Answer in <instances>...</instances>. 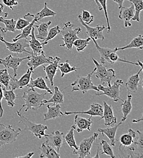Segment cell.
Listing matches in <instances>:
<instances>
[{
	"mask_svg": "<svg viewBox=\"0 0 143 158\" xmlns=\"http://www.w3.org/2000/svg\"><path fill=\"white\" fill-rule=\"evenodd\" d=\"M46 94L37 93L34 88L29 89L25 91L23 93L21 98L24 101V104L21 107L19 111L21 112L23 108L26 106L25 112H27L29 110H32L34 111L38 110L43 105L42 102L45 99Z\"/></svg>",
	"mask_w": 143,
	"mask_h": 158,
	"instance_id": "1",
	"label": "cell"
},
{
	"mask_svg": "<svg viewBox=\"0 0 143 158\" xmlns=\"http://www.w3.org/2000/svg\"><path fill=\"white\" fill-rule=\"evenodd\" d=\"M64 27L61 29L60 34L62 35V40L63 43L60 44L61 47H65L67 50L71 51L73 49V43L76 40L78 39V34H79L82 29L80 27H78L73 29L74 24L70 21H68L63 24Z\"/></svg>",
	"mask_w": 143,
	"mask_h": 158,
	"instance_id": "2",
	"label": "cell"
},
{
	"mask_svg": "<svg viewBox=\"0 0 143 158\" xmlns=\"http://www.w3.org/2000/svg\"><path fill=\"white\" fill-rule=\"evenodd\" d=\"M17 114L20 118V121L18 123L23 125L24 126V130L30 131L34 135L36 138L39 139L47 136L48 135L45 134V131L48 130L47 126L41 123H36L31 122L27 118L24 116L22 114H21L19 111H17Z\"/></svg>",
	"mask_w": 143,
	"mask_h": 158,
	"instance_id": "3",
	"label": "cell"
},
{
	"mask_svg": "<svg viewBox=\"0 0 143 158\" xmlns=\"http://www.w3.org/2000/svg\"><path fill=\"white\" fill-rule=\"evenodd\" d=\"M95 70L96 68L90 74H88L86 76H79L71 85L73 86L71 91H81L83 94L86 93L89 90H95L99 91L98 87L93 83L91 80L92 75L94 74Z\"/></svg>",
	"mask_w": 143,
	"mask_h": 158,
	"instance_id": "4",
	"label": "cell"
},
{
	"mask_svg": "<svg viewBox=\"0 0 143 158\" xmlns=\"http://www.w3.org/2000/svg\"><path fill=\"white\" fill-rule=\"evenodd\" d=\"M123 81L121 79L117 80L112 85L108 86L107 87H105L102 85H99L97 87L99 91H101L102 93H96L95 95L97 96H100L102 95L107 96L108 98L113 99L115 102H117L119 100H121L123 102L124 100L120 98V88L123 86Z\"/></svg>",
	"mask_w": 143,
	"mask_h": 158,
	"instance_id": "5",
	"label": "cell"
},
{
	"mask_svg": "<svg viewBox=\"0 0 143 158\" xmlns=\"http://www.w3.org/2000/svg\"><path fill=\"white\" fill-rule=\"evenodd\" d=\"M21 128L15 130L11 125L0 123V147L7 143L11 144L16 141L21 133Z\"/></svg>",
	"mask_w": 143,
	"mask_h": 158,
	"instance_id": "6",
	"label": "cell"
},
{
	"mask_svg": "<svg viewBox=\"0 0 143 158\" xmlns=\"http://www.w3.org/2000/svg\"><path fill=\"white\" fill-rule=\"evenodd\" d=\"M92 60L96 66V70L94 73L95 76L100 80L102 85L107 83L108 86H111V81L116 77L114 69L111 68L107 69L105 66L99 63L94 58L92 59Z\"/></svg>",
	"mask_w": 143,
	"mask_h": 158,
	"instance_id": "7",
	"label": "cell"
},
{
	"mask_svg": "<svg viewBox=\"0 0 143 158\" xmlns=\"http://www.w3.org/2000/svg\"><path fill=\"white\" fill-rule=\"evenodd\" d=\"M98 136V134L97 133H95L90 138L82 140L79 144V146L78 147V148L77 150H74L73 152V154L78 155L79 158H91L90 155L91 149L93 143Z\"/></svg>",
	"mask_w": 143,
	"mask_h": 158,
	"instance_id": "8",
	"label": "cell"
},
{
	"mask_svg": "<svg viewBox=\"0 0 143 158\" xmlns=\"http://www.w3.org/2000/svg\"><path fill=\"white\" fill-rule=\"evenodd\" d=\"M0 41L4 43L6 45V48L15 54H31V52L27 51L26 48L29 47V41L26 39H22L19 40L13 43H9L6 41L0 35Z\"/></svg>",
	"mask_w": 143,
	"mask_h": 158,
	"instance_id": "9",
	"label": "cell"
},
{
	"mask_svg": "<svg viewBox=\"0 0 143 158\" xmlns=\"http://www.w3.org/2000/svg\"><path fill=\"white\" fill-rule=\"evenodd\" d=\"M30 57L31 56L24 58H20L19 57L9 55L4 59H0V64L3 65L6 68H12L14 71L13 77H16L17 76V70L21 63H23L25 60L29 59Z\"/></svg>",
	"mask_w": 143,
	"mask_h": 158,
	"instance_id": "10",
	"label": "cell"
},
{
	"mask_svg": "<svg viewBox=\"0 0 143 158\" xmlns=\"http://www.w3.org/2000/svg\"><path fill=\"white\" fill-rule=\"evenodd\" d=\"M33 73L34 70L31 68H29L26 73L22 76L20 79L17 80L15 79V77H12L9 82L10 89H12L14 91L17 89H23V88L27 86L29 83L32 74Z\"/></svg>",
	"mask_w": 143,
	"mask_h": 158,
	"instance_id": "11",
	"label": "cell"
},
{
	"mask_svg": "<svg viewBox=\"0 0 143 158\" xmlns=\"http://www.w3.org/2000/svg\"><path fill=\"white\" fill-rule=\"evenodd\" d=\"M78 19L80 23L86 28V34H87V35H88V37L90 39H93L96 40L99 39L101 40L102 41L104 40L105 37L103 34V31L106 29V27L105 26H103V25L101 26L98 24L96 27H91V26H89L88 24H85L81 19L79 15L78 16Z\"/></svg>",
	"mask_w": 143,
	"mask_h": 158,
	"instance_id": "12",
	"label": "cell"
},
{
	"mask_svg": "<svg viewBox=\"0 0 143 158\" xmlns=\"http://www.w3.org/2000/svg\"><path fill=\"white\" fill-rule=\"evenodd\" d=\"M45 138L46 139L45 142L50 146L56 148L57 152L59 153L60 149L65 143L64 133H61L59 131H56L48 135Z\"/></svg>",
	"mask_w": 143,
	"mask_h": 158,
	"instance_id": "13",
	"label": "cell"
},
{
	"mask_svg": "<svg viewBox=\"0 0 143 158\" xmlns=\"http://www.w3.org/2000/svg\"><path fill=\"white\" fill-rule=\"evenodd\" d=\"M53 61V57L49 56L48 57H46L44 54H41L39 55L34 56L32 53L31 54V57L27 62V66L32 69L33 70L36 69L39 66L43 65L45 63H51Z\"/></svg>",
	"mask_w": 143,
	"mask_h": 158,
	"instance_id": "14",
	"label": "cell"
},
{
	"mask_svg": "<svg viewBox=\"0 0 143 158\" xmlns=\"http://www.w3.org/2000/svg\"><path fill=\"white\" fill-rule=\"evenodd\" d=\"M103 116L102 118H104V125L107 127H111L115 125L117 122V118L114 116L113 110L112 106L108 105L105 101L103 102Z\"/></svg>",
	"mask_w": 143,
	"mask_h": 158,
	"instance_id": "15",
	"label": "cell"
},
{
	"mask_svg": "<svg viewBox=\"0 0 143 158\" xmlns=\"http://www.w3.org/2000/svg\"><path fill=\"white\" fill-rule=\"evenodd\" d=\"M92 123L93 121L91 120V117L89 118H85L76 114L74 117V125L72 127L78 133H81L84 130L90 131Z\"/></svg>",
	"mask_w": 143,
	"mask_h": 158,
	"instance_id": "16",
	"label": "cell"
},
{
	"mask_svg": "<svg viewBox=\"0 0 143 158\" xmlns=\"http://www.w3.org/2000/svg\"><path fill=\"white\" fill-rule=\"evenodd\" d=\"M59 61H61V59L59 57H53V61L51 63L49 64V65L47 66H43V70L46 74V79H48L49 80L52 86H54V79L57 71Z\"/></svg>",
	"mask_w": 143,
	"mask_h": 158,
	"instance_id": "17",
	"label": "cell"
},
{
	"mask_svg": "<svg viewBox=\"0 0 143 158\" xmlns=\"http://www.w3.org/2000/svg\"><path fill=\"white\" fill-rule=\"evenodd\" d=\"M119 14V19L123 20L124 23L125 27L132 26L131 21L135 14V8L133 4L129 7L122 6L121 7Z\"/></svg>",
	"mask_w": 143,
	"mask_h": 158,
	"instance_id": "18",
	"label": "cell"
},
{
	"mask_svg": "<svg viewBox=\"0 0 143 158\" xmlns=\"http://www.w3.org/2000/svg\"><path fill=\"white\" fill-rule=\"evenodd\" d=\"M34 32H35V27L33 26L31 31V35L29 36L31 38V39L28 41L29 47L32 49L31 53L34 56L39 55L41 54H44V52L43 51V46L46 44L43 42L40 43L39 41L37 40V39L36 38V35Z\"/></svg>",
	"mask_w": 143,
	"mask_h": 158,
	"instance_id": "19",
	"label": "cell"
},
{
	"mask_svg": "<svg viewBox=\"0 0 143 158\" xmlns=\"http://www.w3.org/2000/svg\"><path fill=\"white\" fill-rule=\"evenodd\" d=\"M84 114L90 115L91 116H99L101 117V119L103 116V107L99 103H93L90 105V108L86 111H67L63 113L64 115H70V114Z\"/></svg>",
	"mask_w": 143,
	"mask_h": 158,
	"instance_id": "20",
	"label": "cell"
},
{
	"mask_svg": "<svg viewBox=\"0 0 143 158\" xmlns=\"http://www.w3.org/2000/svg\"><path fill=\"white\" fill-rule=\"evenodd\" d=\"M123 123V122H121L119 124L116 125H114L111 127H108L106 128H98V131L102 133V136H107L110 140V145L115 146V139L116 134L119 127Z\"/></svg>",
	"mask_w": 143,
	"mask_h": 158,
	"instance_id": "21",
	"label": "cell"
},
{
	"mask_svg": "<svg viewBox=\"0 0 143 158\" xmlns=\"http://www.w3.org/2000/svg\"><path fill=\"white\" fill-rule=\"evenodd\" d=\"M141 69L136 74L131 76L125 83V87L129 92H132L133 93H137L138 90V87L139 85V82L140 80V74L143 70V66L140 67Z\"/></svg>",
	"mask_w": 143,
	"mask_h": 158,
	"instance_id": "22",
	"label": "cell"
},
{
	"mask_svg": "<svg viewBox=\"0 0 143 158\" xmlns=\"http://www.w3.org/2000/svg\"><path fill=\"white\" fill-rule=\"evenodd\" d=\"M47 108L48 112L44 114V121L54 119L64 116L63 113L61 111V106L59 104H57L55 106H50L48 105H47Z\"/></svg>",
	"mask_w": 143,
	"mask_h": 158,
	"instance_id": "23",
	"label": "cell"
},
{
	"mask_svg": "<svg viewBox=\"0 0 143 158\" xmlns=\"http://www.w3.org/2000/svg\"><path fill=\"white\" fill-rule=\"evenodd\" d=\"M40 150L41 152L40 158H59L61 157V155L54 150V148L48 145L46 142L42 143Z\"/></svg>",
	"mask_w": 143,
	"mask_h": 158,
	"instance_id": "24",
	"label": "cell"
},
{
	"mask_svg": "<svg viewBox=\"0 0 143 158\" xmlns=\"http://www.w3.org/2000/svg\"><path fill=\"white\" fill-rule=\"evenodd\" d=\"M27 86L29 88H37L40 89L46 90L48 93H49L51 94H53L51 89H50L49 88V87L47 86L45 80L43 79L42 77H39L35 80H34L31 77V78L30 79V81H29V83H28Z\"/></svg>",
	"mask_w": 143,
	"mask_h": 158,
	"instance_id": "25",
	"label": "cell"
},
{
	"mask_svg": "<svg viewBox=\"0 0 143 158\" xmlns=\"http://www.w3.org/2000/svg\"><path fill=\"white\" fill-rule=\"evenodd\" d=\"M91 40L95 43L96 49L98 50V51L99 52V54L101 55V61L102 64L108 63H109V61H108L109 54L112 52H116V50L115 49H110L108 48H102L98 45L96 40L93 39H91Z\"/></svg>",
	"mask_w": 143,
	"mask_h": 158,
	"instance_id": "26",
	"label": "cell"
},
{
	"mask_svg": "<svg viewBox=\"0 0 143 158\" xmlns=\"http://www.w3.org/2000/svg\"><path fill=\"white\" fill-rule=\"evenodd\" d=\"M130 48H137V49H143V37L142 35H140L135 37V39L132 40L130 43L121 48H115V49L116 51H123L127 49H130Z\"/></svg>",
	"mask_w": 143,
	"mask_h": 158,
	"instance_id": "27",
	"label": "cell"
},
{
	"mask_svg": "<svg viewBox=\"0 0 143 158\" xmlns=\"http://www.w3.org/2000/svg\"><path fill=\"white\" fill-rule=\"evenodd\" d=\"M56 15H57L56 12H55L54 11L52 10L51 9L48 7L47 2H44V6L43 9L41 10V11L37 13L36 14H34V15L32 14V17H33V19H35L37 22H39L40 20L44 18L54 17Z\"/></svg>",
	"mask_w": 143,
	"mask_h": 158,
	"instance_id": "28",
	"label": "cell"
},
{
	"mask_svg": "<svg viewBox=\"0 0 143 158\" xmlns=\"http://www.w3.org/2000/svg\"><path fill=\"white\" fill-rule=\"evenodd\" d=\"M132 96L128 93L127 95V98L125 100H124L123 103L121 104V111L123 113V116L122 118L121 122H124L127 118L129 114L131 113L132 110Z\"/></svg>",
	"mask_w": 143,
	"mask_h": 158,
	"instance_id": "29",
	"label": "cell"
},
{
	"mask_svg": "<svg viewBox=\"0 0 143 158\" xmlns=\"http://www.w3.org/2000/svg\"><path fill=\"white\" fill-rule=\"evenodd\" d=\"M51 23L52 22L49 21L46 23H41L39 25H34V27H36L38 30V34L36 35V38L37 39L43 40L46 38L48 33V27Z\"/></svg>",
	"mask_w": 143,
	"mask_h": 158,
	"instance_id": "30",
	"label": "cell"
},
{
	"mask_svg": "<svg viewBox=\"0 0 143 158\" xmlns=\"http://www.w3.org/2000/svg\"><path fill=\"white\" fill-rule=\"evenodd\" d=\"M63 98L64 95L60 91L59 88L57 86L54 87V93L53 97L49 100H44L42 102L43 105H45L48 103H53L54 105L63 103Z\"/></svg>",
	"mask_w": 143,
	"mask_h": 158,
	"instance_id": "31",
	"label": "cell"
},
{
	"mask_svg": "<svg viewBox=\"0 0 143 158\" xmlns=\"http://www.w3.org/2000/svg\"><path fill=\"white\" fill-rule=\"evenodd\" d=\"M2 93H3V98L7 102V105H9L11 108H13L15 105H16V103H15V100L17 99V96L15 94L13 89H11L9 91L6 90V88L3 86Z\"/></svg>",
	"mask_w": 143,
	"mask_h": 158,
	"instance_id": "32",
	"label": "cell"
},
{
	"mask_svg": "<svg viewBox=\"0 0 143 158\" xmlns=\"http://www.w3.org/2000/svg\"><path fill=\"white\" fill-rule=\"evenodd\" d=\"M36 23H37V21L35 19H34L30 23V24L28 26H27L26 27H25L24 28H23L21 30V33L20 34L18 35L15 38H14V39L12 40V41L14 42V41H16L22 39H27V38L30 36L32 29L34 25L36 24Z\"/></svg>",
	"mask_w": 143,
	"mask_h": 158,
	"instance_id": "33",
	"label": "cell"
},
{
	"mask_svg": "<svg viewBox=\"0 0 143 158\" xmlns=\"http://www.w3.org/2000/svg\"><path fill=\"white\" fill-rule=\"evenodd\" d=\"M0 22L4 24L5 27L3 28V31L4 34L7 32H15V25H16V21L12 19L10 20H7L4 19L3 17H0Z\"/></svg>",
	"mask_w": 143,
	"mask_h": 158,
	"instance_id": "34",
	"label": "cell"
},
{
	"mask_svg": "<svg viewBox=\"0 0 143 158\" xmlns=\"http://www.w3.org/2000/svg\"><path fill=\"white\" fill-rule=\"evenodd\" d=\"M134 6L135 8V14L132 19V21H137L140 22V14L143 10V0H129Z\"/></svg>",
	"mask_w": 143,
	"mask_h": 158,
	"instance_id": "35",
	"label": "cell"
},
{
	"mask_svg": "<svg viewBox=\"0 0 143 158\" xmlns=\"http://www.w3.org/2000/svg\"><path fill=\"white\" fill-rule=\"evenodd\" d=\"M58 69L61 72V77H63L65 74H69L71 72L77 71L79 70V68H76L75 66H71L70 64L68 63V60H66L65 63H63L60 64H59Z\"/></svg>",
	"mask_w": 143,
	"mask_h": 158,
	"instance_id": "36",
	"label": "cell"
},
{
	"mask_svg": "<svg viewBox=\"0 0 143 158\" xmlns=\"http://www.w3.org/2000/svg\"><path fill=\"white\" fill-rule=\"evenodd\" d=\"M74 128L71 127L70 130L66 134V135H65V140L70 148H74V150H77L78 146L77 145L74 139Z\"/></svg>",
	"mask_w": 143,
	"mask_h": 158,
	"instance_id": "37",
	"label": "cell"
},
{
	"mask_svg": "<svg viewBox=\"0 0 143 158\" xmlns=\"http://www.w3.org/2000/svg\"><path fill=\"white\" fill-rule=\"evenodd\" d=\"M137 133V136L134 139V144L137 146L140 157L142 158L143 157V133L139 130Z\"/></svg>",
	"mask_w": 143,
	"mask_h": 158,
	"instance_id": "38",
	"label": "cell"
},
{
	"mask_svg": "<svg viewBox=\"0 0 143 158\" xmlns=\"http://www.w3.org/2000/svg\"><path fill=\"white\" fill-rule=\"evenodd\" d=\"M91 40L88 37L86 39H78L76 40L73 43V46H75L76 50L78 52H83L85 49L87 47V46L89 44L90 41Z\"/></svg>",
	"mask_w": 143,
	"mask_h": 158,
	"instance_id": "39",
	"label": "cell"
},
{
	"mask_svg": "<svg viewBox=\"0 0 143 158\" xmlns=\"http://www.w3.org/2000/svg\"><path fill=\"white\" fill-rule=\"evenodd\" d=\"M12 76L8 73L7 69L0 70V83H1L6 88H9V82Z\"/></svg>",
	"mask_w": 143,
	"mask_h": 158,
	"instance_id": "40",
	"label": "cell"
},
{
	"mask_svg": "<svg viewBox=\"0 0 143 158\" xmlns=\"http://www.w3.org/2000/svg\"><path fill=\"white\" fill-rule=\"evenodd\" d=\"M100 145L102 146V154H105L110 158H115V156L114 155L113 149L111 147V145L106 140H102L100 143Z\"/></svg>",
	"mask_w": 143,
	"mask_h": 158,
	"instance_id": "41",
	"label": "cell"
},
{
	"mask_svg": "<svg viewBox=\"0 0 143 158\" xmlns=\"http://www.w3.org/2000/svg\"><path fill=\"white\" fill-rule=\"evenodd\" d=\"M61 28L59 27V26H56L53 28H51L49 31H48V35H47V37L44 40H43V42L45 44H47L48 41L49 40H51L52 39H53L55 37H56L58 34H60L61 32Z\"/></svg>",
	"mask_w": 143,
	"mask_h": 158,
	"instance_id": "42",
	"label": "cell"
},
{
	"mask_svg": "<svg viewBox=\"0 0 143 158\" xmlns=\"http://www.w3.org/2000/svg\"><path fill=\"white\" fill-rule=\"evenodd\" d=\"M120 142L121 143L120 146L122 147H129L134 143V139L129 134H124L121 136L120 138Z\"/></svg>",
	"mask_w": 143,
	"mask_h": 158,
	"instance_id": "43",
	"label": "cell"
},
{
	"mask_svg": "<svg viewBox=\"0 0 143 158\" xmlns=\"http://www.w3.org/2000/svg\"><path fill=\"white\" fill-rule=\"evenodd\" d=\"M82 21L86 24H90L94 21V16L87 10H82L81 15H79Z\"/></svg>",
	"mask_w": 143,
	"mask_h": 158,
	"instance_id": "44",
	"label": "cell"
},
{
	"mask_svg": "<svg viewBox=\"0 0 143 158\" xmlns=\"http://www.w3.org/2000/svg\"><path fill=\"white\" fill-rule=\"evenodd\" d=\"M99 4L101 5L102 7V10L104 11V14L107 20V32L109 33L111 31V27L109 22V19L108 17V13H107V0H98Z\"/></svg>",
	"mask_w": 143,
	"mask_h": 158,
	"instance_id": "45",
	"label": "cell"
},
{
	"mask_svg": "<svg viewBox=\"0 0 143 158\" xmlns=\"http://www.w3.org/2000/svg\"><path fill=\"white\" fill-rule=\"evenodd\" d=\"M30 21H29L28 20H26V19H23L19 18L17 21L16 22V25H15V29L16 30H19L21 31L23 28H24L25 27H26L27 26H28L30 24Z\"/></svg>",
	"mask_w": 143,
	"mask_h": 158,
	"instance_id": "46",
	"label": "cell"
},
{
	"mask_svg": "<svg viewBox=\"0 0 143 158\" xmlns=\"http://www.w3.org/2000/svg\"><path fill=\"white\" fill-rule=\"evenodd\" d=\"M2 2L12 10H14V7L17 6L19 4L17 0H2Z\"/></svg>",
	"mask_w": 143,
	"mask_h": 158,
	"instance_id": "47",
	"label": "cell"
},
{
	"mask_svg": "<svg viewBox=\"0 0 143 158\" xmlns=\"http://www.w3.org/2000/svg\"><path fill=\"white\" fill-rule=\"evenodd\" d=\"M3 9H4V5L1 3H0V17H7V15H8V13H4L3 12ZM0 31L2 32V34L4 35H5V34L4 33V31H3V28H2L1 26H0Z\"/></svg>",
	"mask_w": 143,
	"mask_h": 158,
	"instance_id": "48",
	"label": "cell"
},
{
	"mask_svg": "<svg viewBox=\"0 0 143 158\" xmlns=\"http://www.w3.org/2000/svg\"><path fill=\"white\" fill-rule=\"evenodd\" d=\"M3 99V93H2V85H0V118H2V115H3V108L2 106V103H1V101L2 99Z\"/></svg>",
	"mask_w": 143,
	"mask_h": 158,
	"instance_id": "49",
	"label": "cell"
},
{
	"mask_svg": "<svg viewBox=\"0 0 143 158\" xmlns=\"http://www.w3.org/2000/svg\"><path fill=\"white\" fill-rule=\"evenodd\" d=\"M114 2H115L117 4H118V9H121V7L123 6V2H124V1H125V0H113ZM128 1H129V0H128Z\"/></svg>",
	"mask_w": 143,
	"mask_h": 158,
	"instance_id": "50",
	"label": "cell"
},
{
	"mask_svg": "<svg viewBox=\"0 0 143 158\" xmlns=\"http://www.w3.org/2000/svg\"><path fill=\"white\" fill-rule=\"evenodd\" d=\"M34 152H31V153H27V155H24V156H18L17 158H31L32 157V156L34 155Z\"/></svg>",
	"mask_w": 143,
	"mask_h": 158,
	"instance_id": "51",
	"label": "cell"
},
{
	"mask_svg": "<svg viewBox=\"0 0 143 158\" xmlns=\"http://www.w3.org/2000/svg\"><path fill=\"white\" fill-rule=\"evenodd\" d=\"M94 1H95V3L96 4V5H97V6H98V9H99V11H101V10H102V7H101V5L99 4V3L98 1V0H94Z\"/></svg>",
	"mask_w": 143,
	"mask_h": 158,
	"instance_id": "52",
	"label": "cell"
},
{
	"mask_svg": "<svg viewBox=\"0 0 143 158\" xmlns=\"http://www.w3.org/2000/svg\"><path fill=\"white\" fill-rule=\"evenodd\" d=\"M142 120H143V117L141 118H139V119H138V120L133 119V120H132V122H133V123H138V122H141Z\"/></svg>",
	"mask_w": 143,
	"mask_h": 158,
	"instance_id": "53",
	"label": "cell"
},
{
	"mask_svg": "<svg viewBox=\"0 0 143 158\" xmlns=\"http://www.w3.org/2000/svg\"><path fill=\"white\" fill-rule=\"evenodd\" d=\"M99 147H98V152H97V154H96V156H93V157H91L92 158H99Z\"/></svg>",
	"mask_w": 143,
	"mask_h": 158,
	"instance_id": "54",
	"label": "cell"
}]
</instances>
